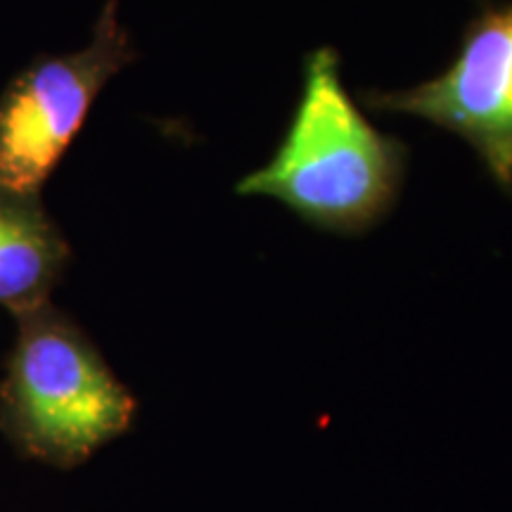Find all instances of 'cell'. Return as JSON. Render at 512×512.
I'll return each mask as SVG.
<instances>
[{
  "label": "cell",
  "mask_w": 512,
  "mask_h": 512,
  "mask_svg": "<svg viewBox=\"0 0 512 512\" xmlns=\"http://www.w3.org/2000/svg\"><path fill=\"white\" fill-rule=\"evenodd\" d=\"M406 145L366 119L339 76V57H306L302 98L275 155L238 183L299 219L335 233H363L392 211L406 178Z\"/></svg>",
  "instance_id": "6da1fadb"
},
{
  "label": "cell",
  "mask_w": 512,
  "mask_h": 512,
  "mask_svg": "<svg viewBox=\"0 0 512 512\" xmlns=\"http://www.w3.org/2000/svg\"><path fill=\"white\" fill-rule=\"evenodd\" d=\"M0 427L19 451L74 467L131 427L136 399L74 320L46 302L17 316Z\"/></svg>",
  "instance_id": "7a4b0ae2"
},
{
  "label": "cell",
  "mask_w": 512,
  "mask_h": 512,
  "mask_svg": "<svg viewBox=\"0 0 512 512\" xmlns=\"http://www.w3.org/2000/svg\"><path fill=\"white\" fill-rule=\"evenodd\" d=\"M133 60L119 0H107L86 48L41 57L17 74L0 95V185L41 195L95 98Z\"/></svg>",
  "instance_id": "3957f363"
},
{
  "label": "cell",
  "mask_w": 512,
  "mask_h": 512,
  "mask_svg": "<svg viewBox=\"0 0 512 512\" xmlns=\"http://www.w3.org/2000/svg\"><path fill=\"white\" fill-rule=\"evenodd\" d=\"M72 249L41 195L0 185V306L15 316L46 304Z\"/></svg>",
  "instance_id": "5b68a950"
},
{
  "label": "cell",
  "mask_w": 512,
  "mask_h": 512,
  "mask_svg": "<svg viewBox=\"0 0 512 512\" xmlns=\"http://www.w3.org/2000/svg\"><path fill=\"white\" fill-rule=\"evenodd\" d=\"M363 102L456 133L512 195V0L472 17L446 72L403 91H368Z\"/></svg>",
  "instance_id": "277c9868"
}]
</instances>
